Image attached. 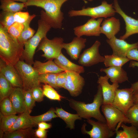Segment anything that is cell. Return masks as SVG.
Returning a JSON list of instances; mask_svg holds the SVG:
<instances>
[{"label":"cell","mask_w":138,"mask_h":138,"mask_svg":"<svg viewBox=\"0 0 138 138\" xmlns=\"http://www.w3.org/2000/svg\"><path fill=\"white\" fill-rule=\"evenodd\" d=\"M24 44L20 42L0 25V56L7 64L14 66L21 57Z\"/></svg>","instance_id":"cell-1"},{"label":"cell","mask_w":138,"mask_h":138,"mask_svg":"<svg viewBox=\"0 0 138 138\" xmlns=\"http://www.w3.org/2000/svg\"><path fill=\"white\" fill-rule=\"evenodd\" d=\"M70 107L75 110L80 117L87 119L94 118L97 121L106 123V119L100 111L103 104V99L101 88L98 85L96 94L94 96L93 102L86 104L83 102L71 99L68 100Z\"/></svg>","instance_id":"cell-2"},{"label":"cell","mask_w":138,"mask_h":138,"mask_svg":"<svg viewBox=\"0 0 138 138\" xmlns=\"http://www.w3.org/2000/svg\"><path fill=\"white\" fill-rule=\"evenodd\" d=\"M68 0H29L25 3L26 7L35 6L41 7L45 11L41 13L50 23L52 27L61 28L64 19L61 10L62 5Z\"/></svg>","instance_id":"cell-3"},{"label":"cell","mask_w":138,"mask_h":138,"mask_svg":"<svg viewBox=\"0 0 138 138\" xmlns=\"http://www.w3.org/2000/svg\"><path fill=\"white\" fill-rule=\"evenodd\" d=\"M38 23V27L36 33L24 43V48L21 57L27 63L31 65L34 62L33 57L36 49L52 28L49 21L42 14L41 19Z\"/></svg>","instance_id":"cell-4"},{"label":"cell","mask_w":138,"mask_h":138,"mask_svg":"<svg viewBox=\"0 0 138 138\" xmlns=\"http://www.w3.org/2000/svg\"><path fill=\"white\" fill-rule=\"evenodd\" d=\"M113 4H109L105 1L102 2L100 5L94 7H88L82 10H71L68 12L70 17L77 16H87L95 19L105 18H107L113 16L116 13Z\"/></svg>","instance_id":"cell-5"},{"label":"cell","mask_w":138,"mask_h":138,"mask_svg":"<svg viewBox=\"0 0 138 138\" xmlns=\"http://www.w3.org/2000/svg\"><path fill=\"white\" fill-rule=\"evenodd\" d=\"M14 66L22 80L23 90L40 87L39 74L31 65L20 60Z\"/></svg>","instance_id":"cell-6"},{"label":"cell","mask_w":138,"mask_h":138,"mask_svg":"<svg viewBox=\"0 0 138 138\" xmlns=\"http://www.w3.org/2000/svg\"><path fill=\"white\" fill-rule=\"evenodd\" d=\"M63 41V39L61 37H55L49 40L46 37L40 42L37 50L42 51L44 54L42 56L47 60H53L62 53Z\"/></svg>","instance_id":"cell-7"},{"label":"cell","mask_w":138,"mask_h":138,"mask_svg":"<svg viewBox=\"0 0 138 138\" xmlns=\"http://www.w3.org/2000/svg\"><path fill=\"white\" fill-rule=\"evenodd\" d=\"M101 110L109 128L115 131L119 123H129L128 118L122 112L112 105L103 104Z\"/></svg>","instance_id":"cell-8"},{"label":"cell","mask_w":138,"mask_h":138,"mask_svg":"<svg viewBox=\"0 0 138 138\" xmlns=\"http://www.w3.org/2000/svg\"><path fill=\"white\" fill-rule=\"evenodd\" d=\"M133 90L131 88L117 90L112 105L125 115L134 105Z\"/></svg>","instance_id":"cell-9"},{"label":"cell","mask_w":138,"mask_h":138,"mask_svg":"<svg viewBox=\"0 0 138 138\" xmlns=\"http://www.w3.org/2000/svg\"><path fill=\"white\" fill-rule=\"evenodd\" d=\"M87 121L92 125V129L90 131H86V124H84L82 127V131L84 134L88 135L91 138H110L115 134V131L111 130L106 123L95 121L90 119H87Z\"/></svg>","instance_id":"cell-10"},{"label":"cell","mask_w":138,"mask_h":138,"mask_svg":"<svg viewBox=\"0 0 138 138\" xmlns=\"http://www.w3.org/2000/svg\"><path fill=\"white\" fill-rule=\"evenodd\" d=\"M100 44V42L96 40L91 47L85 50L79 56L78 63L83 66L88 67L103 62L104 57L99 52Z\"/></svg>","instance_id":"cell-11"},{"label":"cell","mask_w":138,"mask_h":138,"mask_svg":"<svg viewBox=\"0 0 138 138\" xmlns=\"http://www.w3.org/2000/svg\"><path fill=\"white\" fill-rule=\"evenodd\" d=\"M66 72L67 79L63 88L67 90L72 96L77 97L82 92L85 85L84 79L80 74L72 72Z\"/></svg>","instance_id":"cell-12"},{"label":"cell","mask_w":138,"mask_h":138,"mask_svg":"<svg viewBox=\"0 0 138 138\" xmlns=\"http://www.w3.org/2000/svg\"><path fill=\"white\" fill-rule=\"evenodd\" d=\"M103 20L102 18L97 19L91 18L83 25L74 28L75 34L77 37L86 36H99L101 33L100 25Z\"/></svg>","instance_id":"cell-13"},{"label":"cell","mask_w":138,"mask_h":138,"mask_svg":"<svg viewBox=\"0 0 138 138\" xmlns=\"http://www.w3.org/2000/svg\"><path fill=\"white\" fill-rule=\"evenodd\" d=\"M113 5L116 12L122 17L125 23V33L120 39L125 40L132 35L138 33V19L127 15L120 8L117 0H114Z\"/></svg>","instance_id":"cell-14"},{"label":"cell","mask_w":138,"mask_h":138,"mask_svg":"<svg viewBox=\"0 0 138 138\" xmlns=\"http://www.w3.org/2000/svg\"><path fill=\"white\" fill-rule=\"evenodd\" d=\"M106 41L112 49V54L119 56L127 57L128 52L131 49H138V42L132 44H130L125 40L118 39L115 36Z\"/></svg>","instance_id":"cell-15"},{"label":"cell","mask_w":138,"mask_h":138,"mask_svg":"<svg viewBox=\"0 0 138 138\" xmlns=\"http://www.w3.org/2000/svg\"><path fill=\"white\" fill-rule=\"evenodd\" d=\"M109 79L106 75L101 76L98 78L97 83L101 88L103 104L112 105L116 91L119 85L117 83H113L112 84H110L108 81Z\"/></svg>","instance_id":"cell-16"},{"label":"cell","mask_w":138,"mask_h":138,"mask_svg":"<svg viewBox=\"0 0 138 138\" xmlns=\"http://www.w3.org/2000/svg\"><path fill=\"white\" fill-rule=\"evenodd\" d=\"M0 72L14 88H23L22 80L14 66L7 64L1 59Z\"/></svg>","instance_id":"cell-17"},{"label":"cell","mask_w":138,"mask_h":138,"mask_svg":"<svg viewBox=\"0 0 138 138\" xmlns=\"http://www.w3.org/2000/svg\"><path fill=\"white\" fill-rule=\"evenodd\" d=\"M86 41V39L77 36L70 43H63V48L66 50L72 59L77 60L79 59L82 50L85 47Z\"/></svg>","instance_id":"cell-18"},{"label":"cell","mask_w":138,"mask_h":138,"mask_svg":"<svg viewBox=\"0 0 138 138\" xmlns=\"http://www.w3.org/2000/svg\"><path fill=\"white\" fill-rule=\"evenodd\" d=\"M120 23L119 19L111 17L105 19L100 28L101 33L110 39L117 34L120 30Z\"/></svg>","instance_id":"cell-19"},{"label":"cell","mask_w":138,"mask_h":138,"mask_svg":"<svg viewBox=\"0 0 138 138\" xmlns=\"http://www.w3.org/2000/svg\"><path fill=\"white\" fill-rule=\"evenodd\" d=\"M100 71L105 73L112 83H121L128 81L126 72L122 67L111 66L107 68H101Z\"/></svg>","instance_id":"cell-20"},{"label":"cell","mask_w":138,"mask_h":138,"mask_svg":"<svg viewBox=\"0 0 138 138\" xmlns=\"http://www.w3.org/2000/svg\"><path fill=\"white\" fill-rule=\"evenodd\" d=\"M54 61L58 66L64 71L74 72L79 74L83 73L85 72L83 66L72 62L62 53L54 59Z\"/></svg>","instance_id":"cell-21"},{"label":"cell","mask_w":138,"mask_h":138,"mask_svg":"<svg viewBox=\"0 0 138 138\" xmlns=\"http://www.w3.org/2000/svg\"><path fill=\"white\" fill-rule=\"evenodd\" d=\"M8 97L17 113H21L27 111L22 88H14Z\"/></svg>","instance_id":"cell-22"},{"label":"cell","mask_w":138,"mask_h":138,"mask_svg":"<svg viewBox=\"0 0 138 138\" xmlns=\"http://www.w3.org/2000/svg\"><path fill=\"white\" fill-rule=\"evenodd\" d=\"M33 67L39 74L47 73H58L64 71L55 63L52 60L45 62L36 60L33 64Z\"/></svg>","instance_id":"cell-23"},{"label":"cell","mask_w":138,"mask_h":138,"mask_svg":"<svg viewBox=\"0 0 138 138\" xmlns=\"http://www.w3.org/2000/svg\"><path fill=\"white\" fill-rule=\"evenodd\" d=\"M30 114L27 111L21 113L12 127L6 133L18 129L32 128L35 125Z\"/></svg>","instance_id":"cell-24"},{"label":"cell","mask_w":138,"mask_h":138,"mask_svg":"<svg viewBox=\"0 0 138 138\" xmlns=\"http://www.w3.org/2000/svg\"><path fill=\"white\" fill-rule=\"evenodd\" d=\"M55 113L57 117L62 119L66 123V127L70 129H74L75 122L77 120H81V118L77 114H73L67 112L62 108H56Z\"/></svg>","instance_id":"cell-25"},{"label":"cell","mask_w":138,"mask_h":138,"mask_svg":"<svg viewBox=\"0 0 138 138\" xmlns=\"http://www.w3.org/2000/svg\"><path fill=\"white\" fill-rule=\"evenodd\" d=\"M122 130H119L120 128L117 126L115 132L116 138H138V129L132 125L128 126L122 123L120 125Z\"/></svg>","instance_id":"cell-26"},{"label":"cell","mask_w":138,"mask_h":138,"mask_svg":"<svg viewBox=\"0 0 138 138\" xmlns=\"http://www.w3.org/2000/svg\"><path fill=\"white\" fill-rule=\"evenodd\" d=\"M36 16L34 14L30 15L26 21L23 23L24 25V29L17 39L20 43L24 44L34 35L35 31L30 27V24L31 21Z\"/></svg>","instance_id":"cell-27"},{"label":"cell","mask_w":138,"mask_h":138,"mask_svg":"<svg viewBox=\"0 0 138 138\" xmlns=\"http://www.w3.org/2000/svg\"><path fill=\"white\" fill-rule=\"evenodd\" d=\"M0 8L3 11L16 13L26 7L25 3H18L12 0H0Z\"/></svg>","instance_id":"cell-28"},{"label":"cell","mask_w":138,"mask_h":138,"mask_svg":"<svg viewBox=\"0 0 138 138\" xmlns=\"http://www.w3.org/2000/svg\"><path fill=\"white\" fill-rule=\"evenodd\" d=\"M104 64L106 67L116 66L122 67L130 60L127 57L119 56L113 54L104 56Z\"/></svg>","instance_id":"cell-29"},{"label":"cell","mask_w":138,"mask_h":138,"mask_svg":"<svg viewBox=\"0 0 138 138\" xmlns=\"http://www.w3.org/2000/svg\"><path fill=\"white\" fill-rule=\"evenodd\" d=\"M14 87L4 76L0 73V102L9 97Z\"/></svg>","instance_id":"cell-30"},{"label":"cell","mask_w":138,"mask_h":138,"mask_svg":"<svg viewBox=\"0 0 138 138\" xmlns=\"http://www.w3.org/2000/svg\"><path fill=\"white\" fill-rule=\"evenodd\" d=\"M32 128L17 130L11 132L5 133V138H27L32 137L33 134Z\"/></svg>","instance_id":"cell-31"},{"label":"cell","mask_w":138,"mask_h":138,"mask_svg":"<svg viewBox=\"0 0 138 138\" xmlns=\"http://www.w3.org/2000/svg\"><path fill=\"white\" fill-rule=\"evenodd\" d=\"M2 115L1 119L0 129L4 133L7 132L12 127L19 116L16 114L4 116Z\"/></svg>","instance_id":"cell-32"},{"label":"cell","mask_w":138,"mask_h":138,"mask_svg":"<svg viewBox=\"0 0 138 138\" xmlns=\"http://www.w3.org/2000/svg\"><path fill=\"white\" fill-rule=\"evenodd\" d=\"M0 107L1 113L3 116L16 114L17 113L8 97L0 102Z\"/></svg>","instance_id":"cell-33"},{"label":"cell","mask_w":138,"mask_h":138,"mask_svg":"<svg viewBox=\"0 0 138 138\" xmlns=\"http://www.w3.org/2000/svg\"><path fill=\"white\" fill-rule=\"evenodd\" d=\"M58 73H47L39 74V81L40 83L48 84L53 88L58 89L59 88L57 86L56 79Z\"/></svg>","instance_id":"cell-34"},{"label":"cell","mask_w":138,"mask_h":138,"mask_svg":"<svg viewBox=\"0 0 138 138\" xmlns=\"http://www.w3.org/2000/svg\"><path fill=\"white\" fill-rule=\"evenodd\" d=\"M55 110L51 108L45 113L39 115L32 116V119L35 124L36 125L42 122L51 121L53 119L57 117L55 112Z\"/></svg>","instance_id":"cell-35"},{"label":"cell","mask_w":138,"mask_h":138,"mask_svg":"<svg viewBox=\"0 0 138 138\" xmlns=\"http://www.w3.org/2000/svg\"><path fill=\"white\" fill-rule=\"evenodd\" d=\"M15 13L2 11L0 15V25L8 29L15 21L14 18Z\"/></svg>","instance_id":"cell-36"},{"label":"cell","mask_w":138,"mask_h":138,"mask_svg":"<svg viewBox=\"0 0 138 138\" xmlns=\"http://www.w3.org/2000/svg\"><path fill=\"white\" fill-rule=\"evenodd\" d=\"M126 116L129 123L138 129V105L134 104L128 110Z\"/></svg>","instance_id":"cell-37"},{"label":"cell","mask_w":138,"mask_h":138,"mask_svg":"<svg viewBox=\"0 0 138 138\" xmlns=\"http://www.w3.org/2000/svg\"><path fill=\"white\" fill-rule=\"evenodd\" d=\"M23 91L24 103L26 111L30 113L35 105L36 101L33 97L32 89L23 90Z\"/></svg>","instance_id":"cell-38"},{"label":"cell","mask_w":138,"mask_h":138,"mask_svg":"<svg viewBox=\"0 0 138 138\" xmlns=\"http://www.w3.org/2000/svg\"><path fill=\"white\" fill-rule=\"evenodd\" d=\"M43 90L44 95L50 99L60 101L63 98L53 87L48 84L43 86Z\"/></svg>","instance_id":"cell-39"},{"label":"cell","mask_w":138,"mask_h":138,"mask_svg":"<svg viewBox=\"0 0 138 138\" xmlns=\"http://www.w3.org/2000/svg\"><path fill=\"white\" fill-rule=\"evenodd\" d=\"M24 28L23 24L15 22L8 29V33L14 38L17 39L20 35Z\"/></svg>","instance_id":"cell-40"},{"label":"cell","mask_w":138,"mask_h":138,"mask_svg":"<svg viewBox=\"0 0 138 138\" xmlns=\"http://www.w3.org/2000/svg\"><path fill=\"white\" fill-rule=\"evenodd\" d=\"M33 97L36 101L40 102L43 99V90L40 87H35L32 89Z\"/></svg>","instance_id":"cell-41"},{"label":"cell","mask_w":138,"mask_h":138,"mask_svg":"<svg viewBox=\"0 0 138 138\" xmlns=\"http://www.w3.org/2000/svg\"><path fill=\"white\" fill-rule=\"evenodd\" d=\"M67 78V73L66 71L57 74L56 82L57 86L59 88H63L66 82Z\"/></svg>","instance_id":"cell-42"},{"label":"cell","mask_w":138,"mask_h":138,"mask_svg":"<svg viewBox=\"0 0 138 138\" xmlns=\"http://www.w3.org/2000/svg\"><path fill=\"white\" fill-rule=\"evenodd\" d=\"M29 16L28 12L20 11L15 13L14 16L15 22L23 24L26 21Z\"/></svg>","instance_id":"cell-43"},{"label":"cell","mask_w":138,"mask_h":138,"mask_svg":"<svg viewBox=\"0 0 138 138\" xmlns=\"http://www.w3.org/2000/svg\"><path fill=\"white\" fill-rule=\"evenodd\" d=\"M129 67H138V62L134 61H131ZM131 88L133 90L134 94L137 93L138 91V81L131 84Z\"/></svg>","instance_id":"cell-44"},{"label":"cell","mask_w":138,"mask_h":138,"mask_svg":"<svg viewBox=\"0 0 138 138\" xmlns=\"http://www.w3.org/2000/svg\"><path fill=\"white\" fill-rule=\"evenodd\" d=\"M126 57L130 60H134L138 62V49L135 48L130 50L128 53Z\"/></svg>","instance_id":"cell-45"},{"label":"cell","mask_w":138,"mask_h":138,"mask_svg":"<svg viewBox=\"0 0 138 138\" xmlns=\"http://www.w3.org/2000/svg\"><path fill=\"white\" fill-rule=\"evenodd\" d=\"M47 131L46 130L38 128L35 131V136L39 138H46L47 136Z\"/></svg>","instance_id":"cell-46"},{"label":"cell","mask_w":138,"mask_h":138,"mask_svg":"<svg viewBox=\"0 0 138 138\" xmlns=\"http://www.w3.org/2000/svg\"><path fill=\"white\" fill-rule=\"evenodd\" d=\"M38 128L44 130H47L50 128L52 125L50 123H48L45 122H42L38 124Z\"/></svg>","instance_id":"cell-47"},{"label":"cell","mask_w":138,"mask_h":138,"mask_svg":"<svg viewBox=\"0 0 138 138\" xmlns=\"http://www.w3.org/2000/svg\"><path fill=\"white\" fill-rule=\"evenodd\" d=\"M134 104L138 105V91L134 94Z\"/></svg>","instance_id":"cell-48"},{"label":"cell","mask_w":138,"mask_h":138,"mask_svg":"<svg viewBox=\"0 0 138 138\" xmlns=\"http://www.w3.org/2000/svg\"><path fill=\"white\" fill-rule=\"evenodd\" d=\"M14 1H19L22 2V3H26L29 0H12Z\"/></svg>","instance_id":"cell-49"},{"label":"cell","mask_w":138,"mask_h":138,"mask_svg":"<svg viewBox=\"0 0 138 138\" xmlns=\"http://www.w3.org/2000/svg\"><path fill=\"white\" fill-rule=\"evenodd\" d=\"M87 0L90 2H91L93 1V0Z\"/></svg>","instance_id":"cell-50"}]
</instances>
